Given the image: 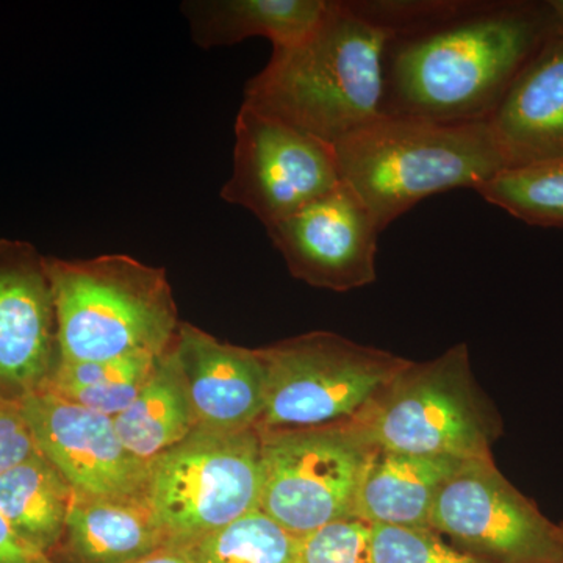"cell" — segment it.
I'll use <instances>...</instances> for the list:
<instances>
[{
    "instance_id": "1",
    "label": "cell",
    "mask_w": 563,
    "mask_h": 563,
    "mask_svg": "<svg viewBox=\"0 0 563 563\" xmlns=\"http://www.w3.org/2000/svg\"><path fill=\"white\" fill-rule=\"evenodd\" d=\"M554 35L548 2H468L451 20L388 43L383 114L487 121Z\"/></svg>"
},
{
    "instance_id": "2",
    "label": "cell",
    "mask_w": 563,
    "mask_h": 563,
    "mask_svg": "<svg viewBox=\"0 0 563 563\" xmlns=\"http://www.w3.org/2000/svg\"><path fill=\"white\" fill-rule=\"evenodd\" d=\"M390 41L344 0H328L306 38L273 47L272 60L247 81L243 103L336 144L383 117Z\"/></svg>"
},
{
    "instance_id": "3",
    "label": "cell",
    "mask_w": 563,
    "mask_h": 563,
    "mask_svg": "<svg viewBox=\"0 0 563 563\" xmlns=\"http://www.w3.org/2000/svg\"><path fill=\"white\" fill-rule=\"evenodd\" d=\"M333 146L342 180L369 207L383 232L422 199L454 188L476 191L504 169L487 121L383 114Z\"/></svg>"
},
{
    "instance_id": "4",
    "label": "cell",
    "mask_w": 563,
    "mask_h": 563,
    "mask_svg": "<svg viewBox=\"0 0 563 563\" xmlns=\"http://www.w3.org/2000/svg\"><path fill=\"white\" fill-rule=\"evenodd\" d=\"M63 362L162 355L179 332V313L163 268L131 255L87 261L46 257Z\"/></svg>"
},
{
    "instance_id": "5",
    "label": "cell",
    "mask_w": 563,
    "mask_h": 563,
    "mask_svg": "<svg viewBox=\"0 0 563 563\" xmlns=\"http://www.w3.org/2000/svg\"><path fill=\"white\" fill-rule=\"evenodd\" d=\"M376 450L493 459L503 418L474 376L465 343L401 372L351 420Z\"/></svg>"
},
{
    "instance_id": "6",
    "label": "cell",
    "mask_w": 563,
    "mask_h": 563,
    "mask_svg": "<svg viewBox=\"0 0 563 563\" xmlns=\"http://www.w3.org/2000/svg\"><path fill=\"white\" fill-rule=\"evenodd\" d=\"M261 435L257 429L196 428L147 462L144 498L173 544H191L261 512Z\"/></svg>"
},
{
    "instance_id": "7",
    "label": "cell",
    "mask_w": 563,
    "mask_h": 563,
    "mask_svg": "<svg viewBox=\"0 0 563 563\" xmlns=\"http://www.w3.org/2000/svg\"><path fill=\"white\" fill-rule=\"evenodd\" d=\"M258 350L266 369L258 431L350 421L409 362L328 331L301 333Z\"/></svg>"
},
{
    "instance_id": "8",
    "label": "cell",
    "mask_w": 563,
    "mask_h": 563,
    "mask_svg": "<svg viewBox=\"0 0 563 563\" xmlns=\"http://www.w3.org/2000/svg\"><path fill=\"white\" fill-rule=\"evenodd\" d=\"M258 435L263 515L298 539L354 520L363 476L376 453L354 422Z\"/></svg>"
},
{
    "instance_id": "9",
    "label": "cell",
    "mask_w": 563,
    "mask_h": 563,
    "mask_svg": "<svg viewBox=\"0 0 563 563\" xmlns=\"http://www.w3.org/2000/svg\"><path fill=\"white\" fill-rule=\"evenodd\" d=\"M429 528L484 563L563 561V521H551L493 459L462 462L448 477Z\"/></svg>"
},
{
    "instance_id": "10",
    "label": "cell",
    "mask_w": 563,
    "mask_h": 563,
    "mask_svg": "<svg viewBox=\"0 0 563 563\" xmlns=\"http://www.w3.org/2000/svg\"><path fill=\"white\" fill-rule=\"evenodd\" d=\"M342 184L335 146L243 103L235 121L231 179L221 198L266 229Z\"/></svg>"
},
{
    "instance_id": "11",
    "label": "cell",
    "mask_w": 563,
    "mask_h": 563,
    "mask_svg": "<svg viewBox=\"0 0 563 563\" xmlns=\"http://www.w3.org/2000/svg\"><path fill=\"white\" fill-rule=\"evenodd\" d=\"M266 231L288 272L310 287L344 292L377 279L383 231L346 181Z\"/></svg>"
},
{
    "instance_id": "12",
    "label": "cell",
    "mask_w": 563,
    "mask_h": 563,
    "mask_svg": "<svg viewBox=\"0 0 563 563\" xmlns=\"http://www.w3.org/2000/svg\"><path fill=\"white\" fill-rule=\"evenodd\" d=\"M58 363L46 257L31 243L0 240V396L22 401L43 390Z\"/></svg>"
},
{
    "instance_id": "13",
    "label": "cell",
    "mask_w": 563,
    "mask_h": 563,
    "mask_svg": "<svg viewBox=\"0 0 563 563\" xmlns=\"http://www.w3.org/2000/svg\"><path fill=\"white\" fill-rule=\"evenodd\" d=\"M22 409L44 455L77 495L144 496L147 462L124 446L113 418L40 390Z\"/></svg>"
},
{
    "instance_id": "14",
    "label": "cell",
    "mask_w": 563,
    "mask_h": 563,
    "mask_svg": "<svg viewBox=\"0 0 563 563\" xmlns=\"http://www.w3.org/2000/svg\"><path fill=\"white\" fill-rule=\"evenodd\" d=\"M174 354L198 428L218 432L257 429L266 398V369L258 347L221 342L181 321Z\"/></svg>"
},
{
    "instance_id": "15",
    "label": "cell",
    "mask_w": 563,
    "mask_h": 563,
    "mask_svg": "<svg viewBox=\"0 0 563 563\" xmlns=\"http://www.w3.org/2000/svg\"><path fill=\"white\" fill-rule=\"evenodd\" d=\"M487 124L504 169L563 157V36L526 63Z\"/></svg>"
},
{
    "instance_id": "16",
    "label": "cell",
    "mask_w": 563,
    "mask_h": 563,
    "mask_svg": "<svg viewBox=\"0 0 563 563\" xmlns=\"http://www.w3.org/2000/svg\"><path fill=\"white\" fill-rule=\"evenodd\" d=\"M169 544L144 496L74 493L57 563H129Z\"/></svg>"
},
{
    "instance_id": "17",
    "label": "cell",
    "mask_w": 563,
    "mask_h": 563,
    "mask_svg": "<svg viewBox=\"0 0 563 563\" xmlns=\"http://www.w3.org/2000/svg\"><path fill=\"white\" fill-rule=\"evenodd\" d=\"M462 462L376 450L363 476L354 520L366 526L429 528L437 495Z\"/></svg>"
},
{
    "instance_id": "18",
    "label": "cell",
    "mask_w": 563,
    "mask_h": 563,
    "mask_svg": "<svg viewBox=\"0 0 563 563\" xmlns=\"http://www.w3.org/2000/svg\"><path fill=\"white\" fill-rule=\"evenodd\" d=\"M328 0H190L181 5L203 49L263 36L273 47L299 43L317 27Z\"/></svg>"
},
{
    "instance_id": "19",
    "label": "cell",
    "mask_w": 563,
    "mask_h": 563,
    "mask_svg": "<svg viewBox=\"0 0 563 563\" xmlns=\"http://www.w3.org/2000/svg\"><path fill=\"white\" fill-rule=\"evenodd\" d=\"M113 421L121 442L143 462L165 453L198 428L174 343L157 358L139 396Z\"/></svg>"
},
{
    "instance_id": "20",
    "label": "cell",
    "mask_w": 563,
    "mask_h": 563,
    "mask_svg": "<svg viewBox=\"0 0 563 563\" xmlns=\"http://www.w3.org/2000/svg\"><path fill=\"white\" fill-rule=\"evenodd\" d=\"M73 495L62 473L41 453L0 474V514L51 558L65 531Z\"/></svg>"
},
{
    "instance_id": "21",
    "label": "cell",
    "mask_w": 563,
    "mask_h": 563,
    "mask_svg": "<svg viewBox=\"0 0 563 563\" xmlns=\"http://www.w3.org/2000/svg\"><path fill=\"white\" fill-rule=\"evenodd\" d=\"M158 357L132 354L111 361H60L43 390L114 418L139 396Z\"/></svg>"
},
{
    "instance_id": "22",
    "label": "cell",
    "mask_w": 563,
    "mask_h": 563,
    "mask_svg": "<svg viewBox=\"0 0 563 563\" xmlns=\"http://www.w3.org/2000/svg\"><path fill=\"white\" fill-rule=\"evenodd\" d=\"M476 192L526 224L563 228V157L503 169Z\"/></svg>"
},
{
    "instance_id": "23",
    "label": "cell",
    "mask_w": 563,
    "mask_h": 563,
    "mask_svg": "<svg viewBox=\"0 0 563 563\" xmlns=\"http://www.w3.org/2000/svg\"><path fill=\"white\" fill-rule=\"evenodd\" d=\"M192 563H299V539L254 512L191 544Z\"/></svg>"
},
{
    "instance_id": "24",
    "label": "cell",
    "mask_w": 563,
    "mask_h": 563,
    "mask_svg": "<svg viewBox=\"0 0 563 563\" xmlns=\"http://www.w3.org/2000/svg\"><path fill=\"white\" fill-rule=\"evenodd\" d=\"M372 563H484L431 528L369 526Z\"/></svg>"
},
{
    "instance_id": "25",
    "label": "cell",
    "mask_w": 563,
    "mask_h": 563,
    "mask_svg": "<svg viewBox=\"0 0 563 563\" xmlns=\"http://www.w3.org/2000/svg\"><path fill=\"white\" fill-rule=\"evenodd\" d=\"M347 9L383 29L391 40L428 31L451 20L468 2L462 0H347Z\"/></svg>"
},
{
    "instance_id": "26",
    "label": "cell",
    "mask_w": 563,
    "mask_h": 563,
    "mask_svg": "<svg viewBox=\"0 0 563 563\" xmlns=\"http://www.w3.org/2000/svg\"><path fill=\"white\" fill-rule=\"evenodd\" d=\"M299 563H372L369 526L340 521L299 539Z\"/></svg>"
},
{
    "instance_id": "27",
    "label": "cell",
    "mask_w": 563,
    "mask_h": 563,
    "mask_svg": "<svg viewBox=\"0 0 563 563\" xmlns=\"http://www.w3.org/2000/svg\"><path fill=\"white\" fill-rule=\"evenodd\" d=\"M38 453L21 401L0 396V474Z\"/></svg>"
},
{
    "instance_id": "28",
    "label": "cell",
    "mask_w": 563,
    "mask_h": 563,
    "mask_svg": "<svg viewBox=\"0 0 563 563\" xmlns=\"http://www.w3.org/2000/svg\"><path fill=\"white\" fill-rule=\"evenodd\" d=\"M0 563H57L27 542L0 514Z\"/></svg>"
},
{
    "instance_id": "29",
    "label": "cell",
    "mask_w": 563,
    "mask_h": 563,
    "mask_svg": "<svg viewBox=\"0 0 563 563\" xmlns=\"http://www.w3.org/2000/svg\"><path fill=\"white\" fill-rule=\"evenodd\" d=\"M129 563H192V559L190 550L185 544L169 543Z\"/></svg>"
},
{
    "instance_id": "30",
    "label": "cell",
    "mask_w": 563,
    "mask_h": 563,
    "mask_svg": "<svg viewBox=\"0 0 563 563\" xmlns=\"http://www.w3.org/2000/svg\"><path fill=\"white\" fill-rule=\"evenodd\" d=\"M553 16L554 33L563 36V0H548Z\"/></svg>"
},
{
    "instance_id": "31",
    "label": "cell",
    "mask_w": 563,
    "mask_h": 563,
    "mask_svg": "<svg viewBox=\"0 0 563 563\" xmlns=\"http://www.w3.org/2000/svg\"><path fill=\"white\" fill-rule=\"evenodd\" d=\"M561 563H563V561Z\"/></svg>"
}]
</instances>
